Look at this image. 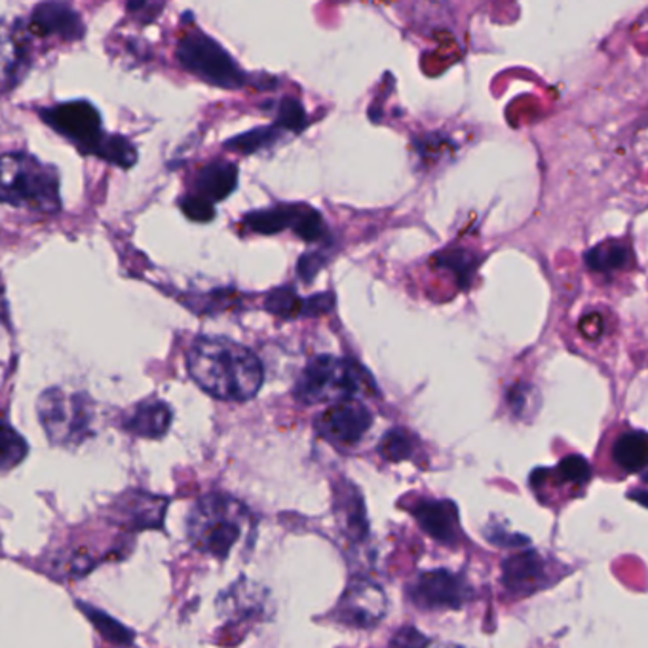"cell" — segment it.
<instances>
[{"mask_svg": "<svg viewBox=\"0 0 648 648\" xmlns=\"http://www.w3.org/2000/svg\"><path fill=\"white\" fill-rule=\"evenodd\" d=\"M187 367L198 387L217 400H251L265 380L256 353L227 337L197 339L187 353Z\"/></svg>", "mask_w": 648, "mask_h": 648, "instance_id": "obj_1", "label": "cell"}, {"mask_svg": "<svg viewBox=\"0 0 648 648\" xmlns=\"http://www.w3.org/2000/svg\"><path fill=\"white\" fill-rule=\"evenodd\" d=\"M251 529L248 508L229 495H206L190 508L187 535L197 550L227 559L236 544Z\"/></svg>", "mask_w": 648, "mask_h": 648, "instance_id": "obj_2", "label": "cell"}, {"mask_svg": "<svg viewBox=\"0 0 648 648\" xmlns=\"http://www.w3.org/2000/svg\"><path fill=\"white\" fill-rule=\"evenodd\" d=\"M0 202L53 213L61 208L59 177L53 168L21 152L0 157Z\"/></svg>", "mask_w": 648, "mask_h": 648, "instance_id": "obj_3", "label": "cell"}, {"mask_svg": "<svg viewBox=\"0 0 648 648\" xmlns=\"http://www.w3.org/2000/svg\"><path fill=\"white\" fill-rule=\"evenodd\" d=\"M373 388L369 375L356 361L335 356H318L308 361L295 382V400L302 406H320L358 398L360 392Z\"/></svg>", "mask_w": 648, "mask_h": 648, "instance_id": "obj_4", "label": "cell"}, {"mask_svg": "<svg viewBox=\"0 0 648 648\" xmlns=\"http://www.w3.org/2000/svg\"><path fill=\"white\" fill-rule=\"evenodd\" d=\"M37 412L53 446L77 447L92 436L93 403L86 393L50 388L37 401Z\"/></svg>", "mask_w": 648, "mask_h": 648, "instance_id": "obj_5", "label": "cell"}, {"mask_svg": "<svg viewBox=\"0 0 648 648\" xmlns=\"http://www.w3.org/2000/svg\"><path fill=\"white\" fill-rule=\"evenodd\" d=\"M177 59L187 71L219 88H240L246 84V74L236 66L235 59L216 40L200 31L187 34L179 42Z\"/></svg>", "mask_w": 648, "mask_h": 648, "instance_id": "obj_6", "label": "cell"}, {"mask_svg": "<svg viewBox=\"0 0 648 648\" xmlns=\"http://www.w3.org/2000/svg\"><path fill=\"white\" fill-rule=\"evenodd\" d=\"M407 597L419 609H462L470 601L471 588L465 577L451 570H425L409 584Z\"/></svg>", "mask_w": 648, "mask_h": 648, "instance_id": "obj_7", "label": "cell"}, {"mask_svg": "<svg viewBox=\"0 0 648 648\" xmlns=\"http://www.w3.org/2000/svg\"><path fill=\"white\" fill-rule=\"evenodd\" d=\"M40 117L50 128L77 144L84 154H90L96 141L103 136L98 109L88 101H71L52 109H42Z\"/></svg>", "mask_w": 648, "mask_h": 648, "instance_id": "obj_8", "label": "cell"}, {"mask_svg": "<svg viewBox=\"0 0 648 648\" xmlns=\"http://www.w3.org/2000/svg\"><path fill=\"white\" fill-rule=\"evenodd\" d=\"M387 609L385 591L371 580L358 578L342 594L333 618L350 628L371 629L385 618Z\"/></svg>", "mask_w": 648, "mask_h": 648, "instance_id": "obj_9", "label": "cell"}, {"mask_svg": "<svg viewBox=\"0 0 648 648\" xmlns=\"http://www.w3.org/2000/svg\"><path fill=\"white\" fill-rule=\"evenodd\" d=\"M373 425V415L363 403L350 400L335 401L316 420V430L321 438L339 446L358 443Z\"/></svg>", "mask_w": 648, "mask_h": 648, "instance_id": "obj_10", "label": "cell"}, {"mask_svg": "<svg viewBox=\"0 0 648 648\" xmlns=\"http://www.w3.org/2000/svg\"><path fill=\"white\" fill-rule=\"evenodd\" d=\"M550 561L538 551H524L502 564V582L514 596H530L556 582Z\"/></svg>", "mask_w": 648, "mask_h": 648, "instance_id": "obj_11", "label": "cell"}, {"mask_svg": "<svg viewBox=\"0 0 648 648\" xmlns=\"http://www.w3.org/2000/svg\"><path fill=\"white\" fill-rule=\"evenodd\" d=\"M411 514L433 540L447 546L459 542V511L451 500H420Z\"/></svg>", "mask_w": 648, "mask_h": 648, "instance_id": "obj_12", "label": "cell"}, {"mask_svg": "<svg viewBox=\"0 0 648 648\" xmlns=\"http://www.w3.org/2000/svg\"><path fill=\"white\" fill-rule=\"evenodd\" d=\"M31 26L40 34H59L61 39L79 40L84 37V23L79 13L59 0L42 2L34 8Z\"/></svg>", "mask_w": 648, "mask_h": 648, "instance_id": "obj_13", "label": "cell"}, {"mask_svg": "<svg viewBox=\"0 0 648 648\" xmlns=\"http://www.w3.org/2000/svg\"><path fill=\"white\" fill-rule=\"evenodd\" d=\"M333 295L321 293L301 299L289 288L276 289L267 297V310L272 315L293 318V316H320L333 310Z\"/></svg>", "mask_w": 648, "mask_h": 648, "instance_id": "obj_14", "label": "cell"}, {"mask_svg": "<svg viewBox=\"0 0 648 648\" xmlns=\"http://www.w3.org/2000/svg\"><path fill=\"white\" fill-rule=\"evenodd\" d=\"M171 425V409L160 400H147L133 407V411L124 419L128 432L139 438H162Z\"/></svg>", "mask_w": 648, "mask_h": 648, "instance_id": "obj_15", "label": "cell"}, {"mask_svg": "<svg viewBox=\"0 0 648 648\" xmlns=\"http://www.w3.org/2000/svg\"><path fill=\"white\" fill-rule=\"evenodd\" d=\"M305 211V206H276L270 210L248 213L243 217V225L257 235H278L286 229L295 230Z\"/></svg>", "mask_w": 648, "mask_h": 648, "instance_id": "obj_16", "label": "cell"}, {"mask_svg": "<svg viewBox=\"0 0 648 648\" xmlns=\"http://www.w3.org/2000/svg\"><path fill=\"white\" fill-rule=\"evenodd\" d=\"M236 185H238L236 166L229 162H213L206 166L198 176V195L210 202H221L235 192Z\"/></svg>", "mask_w": 648, "mask_h": 648, "instance_id": "obj_17", "label": "cell"}, {"mask_svg": "<svg viewBox=\"0 0 648 648\" xmlns=\"http://www.w3.org/2000/svg\"><path fill=\"white\" fill-rule=\"evenodd\" d=\"M612 459L628 473L645 470L648 460V438L642 430L626 432L616 439Z\"/></svg>", "mask_w": 648, "mask_h": 648, "instance_id": "obj_18", "label": "cell"}, {"mask_svg": "<svg viewBox=\"0 0 648 648\" xmlns=\"http://www.w3.org/2000/svg\"><path fill=\"white\" fill-rule=\"evenodd\" d=\"M168 502L151 495H136L124 500L122 511L126 521L133 525V529H154L162 524L165 508Z\"/></svg>", "mask_w": 648, "mask_h": 648, "instance_id": "obj_19", "label": "cell"}, {"mask_svg": "<svg viewBox=\"0 0 648 648\" xmlns=\"http://www.w3.org/2000/svg\"><path fill=\"white\" fill-rule=\"evenodd\" d=\"M631 251L620 242L599 243L586 253V265L596 272H616L628 267Z\"/></svg>", "mask_w": 648, "mask_h": 648, "instance_id": "obj_20", "label": "cell"}, {"mask_svg": "<svg viewBox=\"0 0 648 648\" xmlns=\"http://www.w3.org/2000/svg\"><path fill=\"white\" fill-rule=\"evenodd\" d=\"M90 154L103 158L107 162L120 168H131L138 162V152L133 149V144L120 136H101L93 144Z\"/></svg>", "mask_w": 648, "mask_h": 648, "instance_id": "obj_21", "label": "cell"}, {"mask_svg": "<svg viewBox=\"0 0 648 648\" xmlns=\"http://www.w3.org/2000/svg\"><path fill=\"white\" fill-rule=\"evenodd\" d=\"M29 447L12 426L0 419V471L12 470L26 460Z\"/></svg>", "mask_w": 648, "mask_h": 648, "instance_id": "obj_22", "label": "cell"}, {"mask_svg": "<svg viewBox=\"0 0 648 648\" xmlns=\"http://www.w3.org/2000/svg\"><path fill=\"white\" fill-rule=\"evenodd\" d=\"M280 128L278 126H265V128H256V130L242 133L238 138L227 141V149L236 152H243V154H251V152L261 151L265 147L275 143L280 139Z\"/></svg>", "mask_w": 648, "mask_h": 648, "instance_id": "obj_23", "label": "cell"}, {"mask_svg": "<svg viewBox=\"0 0 648 648\" xmlns=\"http://www.w3.org/2000/svg\"><path fill=\"white\" fill-rule=\"evenodd\" d=\"M415 451V439L411 433L403 428H393L390 432L385 433L380 441L379 452L388 462H401V460L412 459Z\"/></svg>", "mask_w": 648, "mask_h": 648, "instance_id": "obj_24", "label": "cell"}, {"mask_svg": "<svg viewBox=\"0 0 648 648\" xmlns=\"http://www.w3.org/2000/svg\"><path fill=\"white\" fill-rule=\"evenodd\" d=\"M556 476H559L561 483L586 485L591 478V468H589L588 460L578 457V455H570L559 462Z\"/></svg>", "mask_w": 648, "mask_h": 648, "instance_id": "obj_25", "label": "cell"}, {"mask_svg": "<svg viewBox=\"0 0 648 648\" xmlns=\"http://www.w3.org/2000/svg\"><path fill=\"white\" fill-rule=\"evenodd\" d=\"M275 124L280 130H302L305 124H307V112H305V109H302L301 103L297 99H282V103L278 107V118H276Z\"/></svg>", "mask_w": 648, "mask_h": 648, "instance_id": "obj_26", "label": "cell"}, {"mask_svg": "<svg viewBox=\"0 0 648 648\" xmlns=\"http://www.w3.org/2000/svg\"><path fill=\"white\" fill-rule=\"evenodd\" d=\"M88 616H90V620H92L96 626H98L99 631L103 634V636L109 639L111 642H118V645H122V642H131L133 641V636H131V631L128 629L122 628L120 624L114 622L111 620L109 616L99 615L98 610H90L86 609Z\"/></svg>", "mask_w": 648, "mask_h": 648, "instance_id": "obj_27", "label": "cell"}, {"mask_svg": "<svg viewBox=\"0 0 648 648\" xmlns=\"http://www.w3.org/2000/svg\"><path fill=\"white\" fill-rule=\"evenodd\" d=\"M181 210H183L185 216L189 217L190 221H197V223H208L216 217L213 202L206 200L200 195L183 198L181 200Z\"/></svg>", "mask_w": 648, "mask_h": 648, "instance_id": "obj_28", "label": "cell"}, {"mask_svg": "<svg viewBox=\"0 0 648 648\" xmlns=\"http://www.w3.org/2000/svg\"><path fill=\"white\" fill-rule=\"evenodd\" d=\"M323 262H326V257L318 253V251L316 253L310 251L307 256L301 257V261L297 262V272H299L305 282H310L320 272Z\"/></svg>", "mask_w": 648, "mask_h": 648, "instance_id": "obj_29", "label": "cell"}, {"mask_svg": "<svg viewBox=\"0 0 648 648\" xmlns=\"http://www.w3.org/2000/svg\"><path fill=\"white\" fill-rule=\"evenodd\" d=\"M438 262L443 267H449V269H459L462 278H465L468 270H471L470 256L465 251H451L447 256L439 257Z\"/></svg>", "mask_w": 648, "mask_h": 648, "instance_id": "obj_30", "label": "cell"}, {"mask_svg": "<svg viewBox=\"0 0 648 648\" xmlns=\"http://www.w3.org/2000/svg\"><path fill=\"white\" fill-rule=\"evenodd\" d=\"M158 10L160 8L154 7L151 0H128V12L136 13L141 20H154Z\"/></svg>", "mask_w": 648, "mask_h": 648, "instance_id": "obj_31", "label": "cell"}, {"mask_svg": "<svg viewBox=\"0 0 648 648\" xmlns=\"http://www.w3.org/2000/svg\"><path fill=\"white\" fill-rule=\"evenodd\" d=\"M530 393H532V388L527 387V385H518V387L510 388V392H508V401H510V406L514 407V411H524L527 403H529Z\"/></svg>", "mask_w": 648, "mask_h": 648, "instance_id": "obj_32", "label": "cell"}, {"mask_svg": "<svg viewBox=\"0 0 648 648\" xmlns=\"http://www.w3.org/2000/svg\"><path fill=\"white\" fill-rule=\"evenodd\" d=\"M428 639L420 636L419 631H415V629H401L398 636L393 637L392 645H415V647H419V645H426Z\"/></svg>", "mask_w": 648, "mask_h": 648, "instance_id": "obj_33", "label": "cell"}]
</instances>
